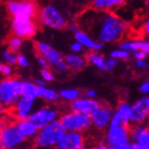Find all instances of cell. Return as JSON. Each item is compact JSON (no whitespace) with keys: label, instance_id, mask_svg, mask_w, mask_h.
Segmentation results:
<instances>
[{"label":"cell","instance_id":"35","mask_svg":"<svg viewBox=\"0 0 149 149\" xmlns=\"http://www.w3.org/2000/svg\"><path fill=\"white\" fill-rule=\"evenodd\" d=\"M35 60H36L37 64L40 65V68H48V67H50L49 62H48L46 58L44 56H42L40 53L35 52Z\"/></svg>","mask_w":149,"mask_h":149},{"label":"cell","instance_id":"22","mask_svg":"<svg viewBox=\"0 0 149 149\" xmlns=\"http://www.w3.org/2000/svg\"><path fill=\"white\" fill-rule=\"evenodd\" d=\"M43 88H44V86H38L35 82L22 80V96L31 97V98H36V99H42Z\"/></svg>","mask_w":149,"mask_h":149},{"label":"cell","instance_id":"39","mask_svg":"<svg viewBox=\"0 0 149 149\" xmlns=\"http://www.w3.org/2000/svg\"><path fill=\"white\" fill-rule=\"evenodd\" d=\"M132 56H133L134 60H146L148 54L143 50H136V51L132 52Z\"/></svg>","mask_w":149,"mask_h":149},{"label":"cell","instance_id":"40","mask_svg":"<svg viewBox=\"0 0 149 149\" xmlns=\"http://www.w3.org/2000/svg\"><path fill=\"white\" fill-rule=\"evenodd\" d=\"M107 65H108V72H111V70H113V69L116 67V65H117V60L110 56V58H108V60H107Z\"/></svg>","mask_w":149,"mask_h":149},{"label":"cell","instance_id":"2","mask_svg":"<svg viewBox=\"0 0 149 149\" xmlns=\"http://www.w3.org/2000/svg\"><path fill=\"white\" fill-rule=\"evenodd\" d=\"M67 130L63 126L60 119L50 123L46 127L38 130L37 134L33 139V146L35 148H51L62 141Z\"/></svg>","mask_w":149,"mask_h":149},{"label":"cell","instance_id":"47","mask_svg":"<svg viewBox=\"0 0 149 149\" xmlns=\"http://www.w3.org/2000/svg\"><path fill=\"white\" fill-rule=\"evenodd\" d=\"M141 50H143L149 56V40H143L142 42V46H141Z\"/></svg>","mask_w":149,"mask_h":149},{"label":"cell","instance_id":"37","mask_svg":"<svg viewBox=\"0 0 149 149\" xmlns=\"http://www.w3.org/2000/svg\"><path fill=\"white\" fill-rule=\"evenodd\" d=\"M69 48H70V51L74 53H81V52H83V50L85 49V48L76 40H74V43L70 44V47H69Z\"/></svg>","mask_w":149,"mask_h":149},{"label":"cell","instance_id":"51","mask_svg":"<svg viewBox=\"0 0 149 149\" xmlns=\"http://www.w3.org/2000/svg\"><path fill=\"white\" fill-rule=\"evenodd\" d=\"M147 121H148V124H149V114H148V117H147Z\"/></svg>","mask_w":149,"mask_h":149},{"label":"cell","instance_id":"7","mask_svg":"<svg viewBox=\"0 0 149 149\" xmlns=\"http://www.w3.org/2000/svg\"><path fill=\"white\" fill-rule=\"evenodd\" d=\"M10 30L12 34L17 35L24 40H29L36 35L38 31V25L33 17L15 16L11 17Z\"/></svg>","mask_w":149,"mask_h":149},{"label":"cell","instance_id":"12","mask_svg":"<svg viewBox=\"0 0 149 149\" xmlns=\"http://www.w3.org/2000/svg\"><path fill=\"white\" fill-rule=\"evenodd\" d=\"M36 98L22 96L16 102V104L11 109V114L15 120L19 119H28L34 112Z\"/></svg>","mask_w":149,"mask_h":149},{"label":"cell","instance_id":"34","mask_svg":"<svg viewBox=\"0 0 149 149\" xmlns=\"http://www.w3.org/2000/svg\"><path fill=\"white\" fill-rule=\"evenodd\" d=\"M0 72L3 76V78H8V77H12L13 76V65L11 64H8V63H1L0 64Z\"/></svg>","mask_w":149,"mask_h":149},{"label":"cell","instance_id":"18","mask_svg":"<svg viewBox=\"0 0 149 149\" xmlns=\"http://www.w3.org/2000/svg\"><path fill=\"white\" fill-rule=\"evenodd\" d=\"M127 2V0H90L91 8L98 11L114 12L115 10L120 9Z\"/></svg>","mask_w":149,"mask_h":149},{"label":"cell","instance_id":"49","mask_svg":"<svg viewBox=\"0 0 149 149\" xmlns=\"http://www.w3.org/2000/svg\"><path fill=\"white\" fill-rule=\"evenodd\" d=\"M80 149H93V146H86V145H84V146Z\"/></svg>","mask_w":149,"mask_h":149},{"label":"cell","instance_id":"29","mask_svg":"<svg viewBox=\"0 0 149 149\" xmlns=\"http://www.w3.org/2000/svg\"><path fill=\"white\" fill-rule=\"evenodd\" d=\"M2 60L4 63H8V64H11V65H17V56H18V53L14 52L12 50L6 49L2 50Z\"/></svg>","mask_w":149,"mask_h":149},{"label":"cell","instance_id":"10","mask_svg":"<svg viewBox=\"0 0 149 149\" xmlns=\"http://www.w3.org/2000/svg\"><path fill=\"white\" fill-rule=\"evenodd\" d=\"M60 118V113L56 108L51 107H40V109L35 110L29 117V119L38 128V130L46 127L50 123Z\"/></svg>","mask_w":149,"mask_h":149},{"label":"cell","instance_id":"27","mask_svg":"<svg viewBox=\"0 0 149 149\" xmlns=\"http://www.w3.org/2000/svg\"><path fill=\"white\" fill-rule=\"evenodd\" d=\"M135 149H149V126H146L143 133L134 142Z\"/></svg>","mask_w":149,"mask_h":149},{"label":"cell","instance_id":"1","mask_svg":"<svg viewBox=\"0 0 149 149\" xmlns=\"http://www.w3.org/2000/svg\"><path fill=\"white\" fill-rule=\"evenodd\" d=\"M80 28L102 44L119 43L129 32L127 22L114 12L85 10L78 17Z\"/></svg>","mask_w":149,"mask_h":149},{"label":"cell","instance_id":"9","mask_svg":"<svg viewBox=\"0 0 149 149\" xmlns=\"http://www.w3.org/2000/svg\"><path fill=\"white\" fill-rule=\"evenodd\" d=\"M6 11L11 17L26 16V17H37L38 6L34 0H9L6 2Z\"/></svg>","mask_w":149,"mask_h":149},{"label":"cell","instance_id":"25","mask_svg":"<svg viewBox=\"0 0 149 149\" xmlns=\"http://www.w3.org/2000/svg\"><path fill=\"white\" fill-rule=\"evenodd\" d=\"M143 40H135V38H127L119 42V47L121 49H125L129 52H134L136 50H141Z\"/></svg>","mask_w":149,"mask_h":149},{"label":"cell","instance_id":"41","mask_svg":"<svg viewBox=\"0 0 149 149\" xmlns=\"http://www.w3.org/2000/svg\"><path fill=\"white\" fill-rule=\"evenodd\" d=\"M139 91L144 95H149V80L144 81L139 87Z\"/></svg>","mask_w":149,"mask_h":149},{"label":"cell","instance_id":"46","mask_svg":"<svg viewBox=\"0 0 149 149\" xmlns=\"http://www.w3.org/2000/svg\"><path fill=\"white\" fill-rule=\"evenodd\" d=\"M84 96L92 98V99H96L97 97V92L95 90H86L84 92Z\"/></svg>","mask_w":149,"mask_h":149},{"label":"cell","instance_id":"45","mask_svg":"<svg viewBox=\"0 0 149 149\" xmlns=\"http://www.w3.org/2000/svg\"><path fill=\"white\" fill-rule=\"evenodd\" d=\"M114 149H135V145H134L133 141H131V142H129V143H126V144H124V145L118 146Z\"/></svg>","mask_w":149,"mask_h":149},{"label":"cell","instance_id":"42","mask_svg":"<svg viewBox=\"0 0 149 149\" xmlns=\"http://www.w3.org/2000/svg\"><path fill=\"white\" fill-rule=\"evenodd\" d=\"M142 31H143V34L145 36L149 37V15L144 20L143 26H142Z\"/></svg>","mask_w":149,"mask_h":149},{"label":"cell","instance_id":"30","mask_svg":"<svg viewBox=\"0 0 149 149\" xmlns=\"http://www.w3.org/2000/svg\"><path fill=\"white\" fill-rule=\"evenodd\" d=\"M110 56L116 59L117 61H127V60L130 59L131 52H129V51L125 49H121L120 47H119L117 49L112 50L111 53H110Z\"/></svg>","mask_w":149,"mask_h":149},{"label":"cell","instance_id":"38","mask_svg":"<svg viewBox=\"0 0 149 149\" xmlns=\"http://www.w3.org/2000/svg\"><path fill=\"white\" fill-rule=\"evenodd\" d=\"M134 65L140 70H147V69H149V64L146 62V60H135Z\"/></svg>","mask_w":149,"mask_h":149},{"label":"cell","instance_id":"3","mask_svg":"<svg viewBox=\"0 0 149 149\" xmlns=\"http://www.w3.org/2000/svg\"><path fill=\"white\" fill-rule=\"evenodd\" d=\"M22 80L18 77L3 78L0 82V102L6 110H11L22 97Z\"/></svg>","mask_w":149,"mask_h":149},{"label":"cell","instance_id":"8","mask_svg":"<svg viewBox=\"0 0 149 149\" xmlns=\"http://www.w3.org/2000/svg\"><path fill=\"white\" fill-rule=\"evenodd\" d=\"M60 120L67 131L85 132L92 127V119L90 115L77 111H69L60 115Z\"/></svg>","mask_w":149,"mask_h":149},{"label":"cell","instance_id":"31","mask_svg":"<svg viewBox=\"0 0 149 149\" xmlns=\"http://www.w3.org/2000/svg\"><path fill=\"white\" fill-rule=\"evenodd\" d=\"M147 125L145 124H136V125H132L130 127V136L131 140L135 142V141L139 139L141 134L143 133V131L145 130Z\"/></svg>","mask_w":149,"mask_h":149},{"label":"cell","instance_id":"4","mask_svg":"<svg viewBox=\"0 0 149 149\" xmlns=\"http://www.w3.org/2000/svg\"><path fill=\"white\" fill-rule=\"evenodd\" d=\"M130 127L131 126L121 123L119 118L115 116L113 113L111 123L109 127L107 128L104 142L113 148H116V147L131 142L132 140L130 136Z\"/></svg>","mask_w":149,"mask_h":149},{"label":"cell","instance_id":"52","mask_svg":"<svg viewBox=\"0 0 149 149\" xmlns=\"http://www.w3.org/2000/svg\"><path fill=\"white\" fill-rule=\"evenodd\" d=\"M63 1H70V0H63Z\"/></svg>","mask_w":149,"mask_h":149},{"label":"cell","instance_id":"15","mask_svg":"<svg viewBox=\"0 0 149 149\" xmlns=\"http://www.w3.org/2000/svg\"><path fill=\"white\" fill-rule=\"evenodd\" d=\"M100 106H101V103L98 100L92 99V98H88L86 96H80L76 100L69 102L68 108L72 111L80 112V113H83V114L90 115L91 116Z\"/></svg>","mask_w":149,"mask_h":149},{"label":"cell","instance_id":"6","mask_svg":"<svg viewBox=\"0 0 149 149\" xmlns=\"http://www.w3.org/2000/svg\"><path fill=\"white\" fill-rule=\"evenodd\" d=\"M26 139L16 126L15 120L3 124L0 129V148L18 149L25 143Z\"/></svg>","mask_w":149,"mask_h":149},{"label":"cell","instance_id":"11","mask_svg":"<svg viewBox=\"0 0 149 149\" xmlns=\"http://www.w3.org/2000/svg\"><path fill=\"white\" fill-rule=\"evenodd\" d=\"M113 113L114 111L112 109V107H110L109 104L101 103V106L91 115L92 127L98 131L107 130V128L109 127L110 123H111Z\"/></svg>","mask_w":149,"mask_h":149},{"label":"cell","instance_id":"17","mask_svg":"<svg viewBox=\"0 0 149 149\" xmlns=\"http://www.w3.org/2000/svg\"><path fill=\"white\" fill-rule=\"evenodd\" d=\"M74 40H78L88 51H100L104 45V44L100 43L99 40H97L96 38H94L92 35L88 34L86 31L82 30L81 28L77 32H74Z\"/></svg>","mask_w":149,"mask_h":149},{"label":"cell","instance_id":"26","mask_svg":"<svg viewBox=\"0 0 149 149\" xmlns=\"http://www.w3.org/2000/svg\"><path fill=\"white\" fill-rule=\"evenodd\" d=\"M59 95L62 100L66 102H72L80 97L81 93L77 88H62L59 91Z\"/></svg>","mask_w":149,"mask_h":149},{"label":"cell","instance_id":"13","mask_svg":"<svg viewBox=\"0 0 149 149\" xmlns=\"http://www.w3.org/2000/svg\"><path fill=\"white\" fill-rule=\"evenodd\" d=\"M34 49L35 52L40 53L47 59L49 62L50 68H52L53 66L56 65L60 61L64 60V56L60 52L59 50L52 47L49 43L44 42V40H35L34 42Z\"/></svg>","mask_w":149,"mask_h":149},{"label":"cell","instance_id":"43","mask_svg":"<svg viewBox=\"0 0 149 149\" xmlns=\"http://www.w3.org/2000/svg\"><path fill=\"white\" fill-rule=\"evenodd\" d=\"M67 28L70 32L74 33V32H77L79 29H80V26L78 24V22H68V26H67Z\"/></svg>","mask_w":149,"mask_h":149},{"label":"cell","instance_id":"32","mask_svg":"<svg viewBox=\"0 0 149 149\" xmlns=\"http://www.w3.org/2000/svg\"><path fill=\"white\" fill-rule=\"evenodd\" d=\"M52 70H54V72H56V74H67V72L70 70V68H69V66H68V64L66 63V61H65V59L64 60H62V61H60L56 65H54L52 67Z\"/></svg>","mask_w":149,"mask_h":149},{"label":"cell","instance_id":"5","mask_svg":"<svg viewBox=\"0 0 149 149\" xmlns=\"http://www.w3.org/2000/svg\"><path fill=\"white\" fill-rule=\"evenodd\" d=\"M37 22L51 30H64L67 28L68 22L63 13L53 4H46L40 8L37 14Z\"/></svg>","mask_w":149,"mask_h":149},{"label":"cell","instance_id":"19","mask_svg":"<svg viewBox=\"0 0 149 149\" xmlns=\"http://www.w3.org/2000/svg\"><path fill=\"white\" fill-rule=\"evenodd\" d=\"M64 59L68 64L70 70H74V72H80L85 68L88 64L86 56H82L79 53H67L66 56H64Z\"/></svg>","mask_w":149,"mask_h":149},{"label":"cell","instance_id":"21","mask_svg":"<svg viewBox=\"0 0 149 149\" xmlns=\"http://www.w3.org/2000/svg\"><path fill=\"white\" fill-rule=\"evenodd\" d=\"M16 126L18 128V130L20 131V133L24 136L29 140V139H34V136L38 132V128L32 123L30 119H19V120H15Z\"/></svg>","mask_w":149,"mask_h":149},{"label":"cell","instance_id":"44","mask_svg":"<svg viewBox=\"0 0 149 149\" xmlns=\"http://www.w3.org/2000/svg\"><path fill=\"white\" fill-rule=\"evenodd\" d=\"M93 149H114V148L110 146L109 144H107L106 142H100V143H97L96 145H94Z\"/></svg>","mask_w":149,"mask_h":149},{"label":"cell","instance_id":"23","mask_svg":"<svg viewBox=\"0 0 149 149\" xmlns=\"http://www.w3.org/2000/svg\"><path fill=\"white\" fill-rule=\"evenodd\" d=\"M85 56H86L87 62L90 65L94 66L102 72H108V65H107L108 58H104L101 53H99V51H90Z\"/></svg>","mask_w":149,"mask_h":149},{"label":"cell","instance_id":"50","mask_svg":"<svg viewBox=\"0 0 149 149\" xmlns=\"http://www.w3.org/2000/svg\"><path fill=\"white\" fill-rule=\"evenodd\" d=\"M142 1H144V2L146 3L147 6H149V0H142Z\"/></svg>","mask_w":149,"mask_h":149},{"label":"cell","instance_id":"28","mask_svg":"<svg viewBox=\"0 0 149 149\" xmlns=\"http://www.w3.org/2000/svg\"><path fill=\"white\" fill-rule=\"evenodd\" d=\"M42 99L46 102H56L61 98H60L59 92H56V91H54L53 88H50V87L44 86Z\"/></svg>","mask_w":149,"mask_h":149},{"label":"cell","instance_id":"36","mask_svg":"<svg viewBox=\"0 0 149 149\" xmlns=\"http://www.w3.org/2000/svg\"><path fill=\"white\" fill-rule=\"evenodd\" d=\"M17 66L22 67V68H27L29 66V61L25 54L18 53V56H17Z\"/></svg>","mask_w":149,"mask_h":149},{"label":"cell","instance_id":"16","mask_svg":"<svg viewBox=\"0 0 149 149\" xmlns=\"http://www.w3.org/2000/svg\"><path fill=\"white\" fill-rule=\"evenodd\" d=\"M85 145L83 132L67 131L62 141L56 145V149H80Z\"/></svg>","mask_w":149,"mask_h":149},{"label":"cell","instance_id":"48","mask_svg":"<svg viewBox=\"0 0 149 149\" xmlns=\"http://www.w3.org/2000/svg\"><path fill=\"white\" fill-rule=\"evenodd\" d=\"M34 82L38 86H46V84H47V81L44 80L43 78H36L34 80Z\"/></svg>","mask_w":149,"mask_h":149},{"label":"cell","instance_id":"14","mask_svg":"<svg viewBox=\"0 0 149 149\" xmlns=\"http://www.w3.org/2000/svg\"><path fill=\"white\" fill-rule=\"evenodd\" d=\"M149 114V95L137 99L132 104L131 113V125L144 124L147 120Z\"/></svg>","mask_w":149,"mask_h":149},{"label":"cell","instance_id":"53","mask_svg":"<svg viewBox=\"0 0 149 149\" xmlns=\"http://www.w3.org/2000/svg\"><path fill=\"white\" fill-rule=\"evenodd\" d=\"M30 149H35V148H30Z\"/></svg>","mask_w":149,"mask_h":149},{"label":"cell","instance_id":"20","mask_svg":"<svg viewBox=\"0 0 149 149\" xmlns=\"http://www.w3.org/2000/svg\"><path fill=\"white\" fill-rule=\"evenodd\" d=\"M131 113H132V104L126 100H121L115 108L114 115H116L121 123L125 125H131Z\"/></svg>","mask_w":149,"mask_h":149},{"label":"cell","instance_id":"24","mask_svg":"<svg viewBox=\"0 0 149 149\" xmlns=\"http://www.w3.org/2000/svg\"><path fill=\"white\" fill-rule=\"evenodd\" d=\"M24 38L17 36V35H10L8 38L6 40V46L8 49L12 50L14 52L18 53L19 50L22 49L24 46Z\"/></svg>","mask_w":149,"mask_h":149},{"label":"cell","instance_id":"33","mask_svg":"<svg viewBox=\"0 0 149 149\" xmlns=\"http://www.w3.org/2000/svg\"><path fill=\"white\" fill-rule=\"evenodd\" d=\"M40 76L43 78L44 80L47 82H52L54 81V74H53L52 69L48 67V68H40Z\"/></svg>","mask_w":149,"mask_h":149}]
</instances>
